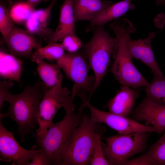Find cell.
Returning <instances> with one entry per match:
<instances>
[{"instance_id": "obj_1", "label": "cell", "mask_w": 165, "mask_h": 165, "mask_svg": "<svg viewBox=\"0 0 165 165\" xmlns=\"http://www.w3.org/2000/svg\"><path fill=\"white\" fill-rule=\"evenodd\" d=\"M46 87L42 81L38 80L33 86L28 85L21 93H9L6 101L10 104L8 111L0 113V118L8 117L18 127V134L23 142L25 136L31 133L38 125L37 116L40 102Z\"/></svg>"}, {"instance_id": "obj_2", "label": "cell", "mask_w": 165, "mask_h": 165, "mask_svg": "<svg viewBox=\"0 0 165 165\" xmlns=\"http://www.w3.org/2000/svg\"><path fill=\"white\" fill-rule=\"evenodd\" d=\"M117 41V47L115 61L110 71L122 85L137 89L148 86L149 83L144 77L133 64L127 48L130 34L136 29L127 19L116 21L109 24Z\"/></svg>"}, {"instance_id": "obj_3", "label": "cell", "mask_w": 165, "mask_h": 165, "mask_svg": "<svg viewBox=\"0 0 165 165\" xmlns=\"http://www.w3.org/2000/svg\"><path fill=\"white\" fill-rule=\"evenodd\" d=\"M78 111L77 113H66L61 121L53 122L43 137L35 138L39 148L47 156L50 165H61L64 153L72 134L82 118V111Z\"/></svg>"}, {"instance_id": "obj_4", "label": "cell", "mask_w": 165, "mask_h": 165, "mask_svg": "<svg viewBox=\"0 0 165 165\" xmlns=\"http://www.w3.org/2000/svg\"><path fill=\"white\" fill-rule=\"evenodd\" d=\"M99 123L83 115L80 123L72 134L61 165L90 164L97 135L101 132Z\"/></svg>"}, {"instance_id": "obj_5", "label": "cell", "mask_w": 165, "mask_h": 165, "mask_svg": "<svg viewBox=\"0 0 165 165\" xmlns=\"http://www.w3.org/2000/svg\"><path fill=\"white\" fill-rule=\"evenodd\" d=\"M94 29L91 39L84 47L88 64L94 74L93 92L100 85L110 64L111 56L115 55L117 47L116 38L111 37L103 27Z\"/></svg>"}, {"instance_id": "obj_6", "label": "cell", "mask_w": 165, "mask_h": 165, "mask_svg": "<svg viewBox=\"0 0 165 165\" xmlns=\"http://www.w3.org/2000/svg\"><path fill=\"white\" fill-rule=\"evenodd\" d=\"M150 132H136L107 138L102 144L105 157L110 165H123L132 156L142 153L147 146Z\"/></svg>"}, {"instance_id": "obj_7", "label": "cell", "mask_w": 165, "mask_h": 165, "mask_svg": "<svg viewBox=\"0 0 165 165\" xmlns=\"http://www.w3.org/2000/svg\"><path fill=\"white\" fill-rule=\"evenodd\" d=\"M63 108L66 113L74 112L75 106L71 93L62 84L51 88H46L44 95L39 106L37 119L39 127L34 135L35 138H41L46 133L56 113Z\"/></svg>"}, {"instance_id": "obj_8", "label": "cell", "mask_w": 165, "mask_h": 165, "mask_svg": "<svg viewBox=\"0 0 165 165\" xmlns=\"http://www.w3.org/2000/svg\"><path fill=\"white\" fill-rule=\"evenodd\" d=\"M56 62L68 78L74 82L71 93L73 101L81 90L86 93H90L88 99L89 101L93 93L95 78L89 75L90 68L85 56L77 52L65 53Z\"/></svg>"}, {"instance_id": "obj_9", "label": "cell", "mask_w": 165, "mask_h": 165, "mask_svg": "<svg viewBox=\"0 0 165 165\" xmlns=\"http://www.w3.org/2000/svg\"><path fill=\"white\" fill-rule=\"evenodd\" d=\"M84 103L88 107L90 112V118L97 123L105 124L117 131L119 134H125L136 132H156L152 126L144 125L128 118L100 110L92 105L87 100Z\"/></svg>"}, {"instance_id": "obj_10", "label": "cell", "mask_w": 165, "mask_h": 165, "mask_svg": "<svg viewBox=\"0 0 165 165\" xmlns=\"http://www.w3.org/2000/svg\"><path fill=\"white\" fill-rule=\"evenodd\" d=\"M0 118V159L6 163L12 161L11 165H28L39 150L35 146L30 150L22 146L15 139L13 133L6 129Z\"/></svg>"}, {"instance_id": "obj_11", "label": "cell", "mask_w": 165, "mask_h": 165, "mask_svg": "<svg viewBox=\"0 0 165 165\" xmlns=\"http://www.w3.org/2000/svg\"><path fill=\"white\" fill-rule=\"evenodd\" d=\"M134 120L151 125L160 135L165 130V105L157 103L146 95L132 113Z\"/></svg>"}, {"instance_id": "obj_12", "label": "cell", "mask_w": 165, "mask_h": 165, "mask_svg": "<svg viewBox=\"0 0 165 165\" xmlns=\"http://www.w3.org/2000/svg\"><path fill=\"white\" fill-rule=\"evenodd\" d=\"M154 32H151L145 38L133 40L130 37L127 40V45L128 52L132 59H137L145 64L151 70L153 74L163 76L152 51L151 41L155 36Z\"/></svg>"}, {"instance_id": "obj_13", "label": "cell", "mask_w": 165, "mask_h": 165, "mask_svg": "<svg viewBox=\"0 0 165 165\" xmlns=\"http://www.w3.org/2000/svg\"><path fill=\"white\" fill-rule=\"evenodd\" d=\"M5 40L10 54L17 57L28 56L33 49L41 47L33 34L15 26L5 38Z\"/></svg>"}, {"instance_id": "obj_14", "label": "cell", "mask_w": 165, "mask_h": 165, "mask_svg": "<svg viewBox=\"0 0 165 165\" xmlns=\"http://www.w3.org/2000/svg\"><path fill=\"white\" fill-rule=\"evenodd\" d=\"M140 91L122 85L120 90L107 104L109 112L118 115L128 116L131 112Z\"/></svg>"}, {"instance_id": "obj_15", "label": "cell", "mask_w": 165, "mask_h": 165, "mask_svg": "<svg viewBox=\"0 0 165 165\" xmlns=\"http://www.w3.org/2000/svg\"><path fill=\"white\" fill-rule=\"evenodd\" d=\"M76 22L72 0H64L60 7L59 22L55 30L46 40L49 43L57 42L65 36L75 33Z\"/></svg>"}, {"instance_id": "obj_16", "label": "cell", "mask_w": 165, "mask_h": 165, "mask_svg": "<svg viewBox=\"0 0 165 165\" xmlns=\"http://www.w3.org/2000/svg\"><path fill=\"white\" fill-rule=\"evenodd\" d=\"M132 0H123L108 7L90 21V24L86 28L89 31L97 27H103L106 23L116 19L125 15L129 10L136 8L131 3Z\"/></svg>"}, {"instance_id": "obj_17", "label": "cell", "mask_w": 165, "mask_h": 165, "mask_svg": "<svg viewBox=\"0 0 165 165\" xmlns=\"http://www.w3.org/2000/svg\"><path fill=\"white\" fill-rule=\"evenodd\" d=\"M76 21H90L113 3L102 0H72Z\"/></svg>"}, {"instance_id": "obj_18", "label": "cell", "mask_w": 165, "mask_h": 165, "mask_svg": "<svg viewBox=\"0 0 165 165\" xmlns=\"http://www.w3.org/2000/svg\"><path fill=\"white\" fill-rule=\"evenodd\" d=\"M123 165H165V130L163 135L145 153L127 160Z\"/></svg>"}, {"instance_id": "obj_19", "label": "cell", "mask_w": 165, "mask_h": 165, "mask_svg": "<svg viewBox=\"0 0 165 165\" xmlns=\"http://www.w3.org/2000/svg\"><path fill=\"white\" fill-rule=\"evenodd\" d=\"M23 62L11 54L0 52V75L5 79L20 82Z\"/></svg>"}, {"instance_id": "obj_20", "label": "cell", "mask_w": 165, "mask_h": 165, "mask_svg": "<svg viewBox=\"0 0 165 165\" xmlns=\"http://www.w3.org/2000/svg\"><path fill=\"white\" fill-rule=\"evenodd\" d=\"M57 0H53L46 8L34 10L25 22L28 30L32 34H40L46 28L51 9Z\"/></svg>"}, {"instance_id": "obj_21", "label": "cell", "mask_w": 165, "mask_h": 165, "mask_svg": "<svg viewBox=\"0 0 165 165\" xmlns=\"http://www.w3.org/2000/svg\"><path fill=\"white\" fill-rule=\"evenodd\" d=\"M61 68L57 63L49 64L44 60L38 64L37 73L48 89L62 84L63 76Z\"/></svg>"}, {"instance_id": "obj_22", "label": "cell", "mask_w": 165, "mask_h": 165, "mask_svg": "<svg viewBox=\"0 0 165 165\" xmlns=\"http://www.w3.org/2000/svg\"><path fill=\"white\" fill-rule=\"evenodd\" d=\"M64 50L61 43H50L45 46L36 49L32 54L31 60L38 64L45 59L56 61L65 53Z\"/></svg>"}, {"instance_id": "obj_23", "label": "cell", "mask_w": 165, "mask_h": 165, "mask_svg": "<svg viewBox=\"0 0 165 165\" xmlns=\"http://www.w3.org/2000/svg\"><path fill=\"white\" fill-rule=\"evenodd\" d=\"M146 95L155 102L165 105V77L153 74L149 85L145 87Z\"/></svg>"}, {"instance_id": "obj_24", "label": "cell", "mask_w": 165, "mask_h": 165, "mask_svg": "<svg viewBox=\"0 0 165 165\" xmlns=\"http://www.w3.org/2000/svg\"><path fill=\"white\" fill-rule=\"evenodd\" d=\"M0 31L5 38L15 26L9 14L11 1L0 0Z\"/></svg>"}, {"instance_id": "obj_25", "label": "cell", "mask_w": 165, "mask_h": 165, "mask_svg": "<svg viewBox=\"0 0 165 165\" xmlns=\"http://www.w3.org/2000/svg\"><path fill=\"white\" fill-rule=\"evenodd\" d=\"M34 10L28 7L25 3L19 4L12 7L9 14L12 19L15 22H25Z\"/></svg>"}, {"instance_id": "obj_26", "label": "cell", "mask_w": 165, "mask_h": 165, "mask_svg": "<svg viewBox=\"0 0 165 165\" xmlns=\"http://www.w3.org/2000/svg\"><path fill=\"white\" fill-rule=\"evenodd\" d=\"M101 132L97 134L94 145L90 165H110L105 156L101 141Z\"/></svg>"}, {"instance_id": "obj_27", "label": "cell", "mask_w": 165, "mask_h": 165, "mask_svg": "<svg viewBox=\"0 0 165 165\" xmlns=\"http://www.w3.org/2000/svg\"><path fill=\"white\" fill-rule=\"evenodd\" d=\"M62 40L61 44L64 48L70 53L77 52L82 45L81 40L75 34L68 35Z\"/></svg>"}, {"instance_id": "obj_28", "label": "cell", "mask_w": 165, "mask_h": 165, "mask_svg": "<svg viewBox=\"0 0 165 165\" xmlns=\"http://www.w3.org/2000/svg\"><path fill=\"white\" fill-rule=\"evenodd\" d=\"M13 85L12 80H4L0 82V112L2 113V109L5 101H6L10 92L9 89Z\"/></svg>"}, {"instance_id": "obj_29", "label": "cell", "mask_w": 165, "mask_h": 165, "mask_svg": "<svg viewBox=\"0 0 165 165\" xmlns=\"http://www.w3.org/2000/svg\"><path fill=\"white\" fill-rule=\"evenodd\" d=\"M39 150L28 165H49L50 160L45 153L39 148Z\"/></svg>"}, {"instance_id": "obj_30", "label": "cell", "mask_w": 165, "mask_h": 165, "mask_svg": "<svg viewBox=\"0 0 165 165\" xmlns=\"http://www.w3.org/2000/svg\"><path fill=\"white\" fill-rule=\"evenodd\" d=\"M154 23L158 28L162 29L165 27V14L163 13L158 14L154 18Z\"/></svg>"}, {"instance_id": "obj_31", "label": "cell", "mask_w": 165, "mask_h": 165, "mask_svg": "<svg viewBox=\"0 0 165 165\" xmlns=\"http://www.w3.org/2000/svg\"><path fill=\"white\" fill-rule=\"evenodd\" d=\"M43 0H27L25 4L30 8L35 9V8Z\"/></svg>"}, {"instance_id": "obj_32", "label": "cell", "mask_w": 165, "mask_h": 165, "mask_svg": "<svg viewBox=\"0 0 165 165\" xmlns=\"http://www.w3.org/2000/svg\"><path fill=\"white\" fill-rule=\"evenodd\" d=\"M155 3L158 5H165V0H156Z\"/></svg>"}]
</instances>
